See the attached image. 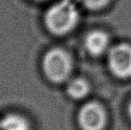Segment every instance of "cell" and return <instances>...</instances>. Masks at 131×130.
Masks as SVG:
<instances>
[{
    "instance_id": "7",
    "label": "cell",
    "mask_w": 131,
    "mask_h": 130,
    "mask_svg": "<svg viewBox=\"0 0 131 130\" xmlns=\"http://www.w3.org/2000/svg\"><path fill=\"white\" fill-rule=\"evenodd\" d=\"M89 85L82 79H75L68 84L67 92L74 99H81L88 94Z\"/></svg>"
},
{
    "instance_id": "6",
    "label": "cell",
    "mask_w": 131,
    "mask_h": 130,
    "mask_svg": "<svg viewBox=\"0 0 131 130\" xmlns=\"http://www.w3.org/2000/svg\"><path fill=\"white\" fill-rule=\"evenodd\" d=\"M0 130H30L25 118L17 114H9L0 120Z\"/></svg>"
},
{
    "instance_id": "5",
    "label": "cell",
    "mask_w": 131,
    "mask_h": 130,
    "mask_svg": "<svg viewBox=\"0 0 131 130\" xmlns=\"http://www.w3.org/2000/svg\"><path fill=\"white\" fill-rule=\"evenodd\" d=\"M109 46V37L104 32L94 31L85 39V47L93 56H100L104 53Z\"/></svg>"
},
{
    "instance_id": "9",
    "label": "cell",
    "mask_w": 131,
    "mask_h": 130,
    "mask_svg": "<svg viewBox=\"0 0 131 130\" xmlns=\"http://www.w3.org/2000/svg\"><path fill=\"white\" fill-rule=\"evenodd\" d=\"M128 111H129V115H130V117H131V103H130V105H129V108H128Z\"/></svg>"
},
{
    "instance_id": "2",
    "label": "cell",
    "mask_w": 131,
    "mask_h": 130,
    "mask_svg": "<svg viewBox=\"0 0 131 130\" xmlns=\"http://www.w3.org/2000/svg\"><path fill=\"white\" fill-rule=\"evenodd\" d=\"M72 62L69 56L63 50L53 49L43 58V70L49 80L61 82L69 77Z\"/></svg>"
},
{
    "instance_id": "3",
    "label": "cell",
    "mask_w": 131,
    "mask_h": 130,
    "mask_svg": "<svg viewBox=\"0 0 131 130\" xmlns=\"http://www.w3.org/2000/svg\"><path fill=\"white\" fill-rule=\"evenodd\" d=\"M110 70L119 78L131 77V46L120 44L113 47L108 55Z\"/></svg>"
},
{
    "instance_id": "1",
    "label": "cell",
    "mask_w": 131,
    "mask_h": 130,
    "mask_svg": "<svg viewBox=\"0 0 131 130\" xmlns=\"http://www.w3.org/2000/svg\"><path fill=\"white\" fill-rule=\"evenodd\" d=\"M79 20V12L71 0H61L53 5L45 15L48 29L57 35L68 32L76 26Z\"/></svg>"
},
{
    "instance_id": "4",
    "label": "cell",
    "mask_w": 131,
    "mask_h": 130,
    "mask_svg": "<svg viewBox=\"0 0 131 130\" xmlns=\"http://www.w3.org/2000/svg\"><path fill=\"white\" fill-rule=\"evenodd\" d=\"M106 122L104 110L96 102L83 105L79 113V123L83 130H102Z\"/></svg>"
},
{
    "instance_id": "8",
    "label": "cell",
    "mask_w": 131,
    "mask_h": 130,
    "mask_svg": "<svg viewBox=\"0 0 131 130\" xmlns=\"http://www.w3.org/2000/svg\"><path fill=\"white\" fill-rule=\"evenodd\" d=\"M81 3L88 9L91 10H99L106 6L109 0H80Z\"/></svg>"
}]
</instances>
